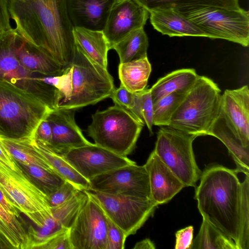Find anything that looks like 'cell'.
<instances>
[{
    "label": "cell",
    "mask_w": 249,
    "mask_h": 249,
    "mask_svg": "<svg viewBox=\"0 0 249 249\" xmlns=\"http://www.w3.org/2000/svg\"><path fill=\"white\" fill-rule=\"evenodd\" d=\"M80 190L74 184L66 180L63 185L49 196V201L52 207L57 206L72 196Z\"/></svg>",
    "instance_id": "f35d334b"
},
{
    "label": "cell",
    "mask_w": 249,
    "mask_h": 249,
    "mask_svg": "<svg viewBox=\"0 0 249 249\" xmlns=\"http://www.w3.org/2000/svg\"><path fill=\"white\" fill-rule=\"evenodd\" d=\"M140 111L142 121L146 124L150 135H152L153 103L150 89H145L142 91Z\"/></svg>",
    "instance_id": "8d00e7d4"
},
{
    "label": "cell",
    "mask_w": 249,
    "mask_h": 249,
    "mask_svg": "<svg viewBox=\"0 0 249 249\" xmlns=\"http://www.w3.org/2000/svg\"><path fill=\"white\" fill-rule=\"evenodd\" d=\"M34 145L44 156L55 171L65 180L81 190L89 189V181L82 177L63 157L51 149L47 145L35 137L32 138Z\"/></svg>",
    "instance_id": "4316f807"
},
{
    "label": "cell",
    "mask_w": 249,
    "mask_h": 249,
    "mask_svg": "<svg viewBox=\"0 0 249 249\" xmlns=\"http://www.w3.org/2000/svg\"><path fill=\"white\" fill-rule=\"evenodd\" d=\"M0 143L19 163L36 166L57 173L44 156L34 145L32 138L14 139L0 135Z\"/></svg>",
    "instance_id": "cb8c5ba5"
},
{
    "label": "cell",
    "mask_w": 249,
    "mask_h": 249,
    "mask_svg": "<svg viewBox=\"0 0 249 249\" xmlns=\"http://www.w3.org/2000/svg\"><path fill=\"white\" fill-rule=\"evenodd\" d=\"M87 193V199L68 228L71 249H106L107 216Z\"/></svg>",
    "instance_id": "7c38bea8"
},
{
    "label": "cell",
    "mask_w": 249,
    "mask_h": 249,
    "mask_svg": "<svg viewBox=\"0 0 249 249\" xmlns=\"http://www.w3.org/2000/svg\"><path fill=\"white\" fill-rule=\"evenodd\" d=\"M8 9L21 38L62 66L70 65L76 47L67 0H8Z\"/></svg>",
    "instance_id": "6da1fadb"
},
{
    "label": "cell",
    "mask_w": 249,
    "mask_h": 249,
    "mask_svg": "<svg viewBox=\"0 0 249 249\" xmlns=\"http://www.w3.org/2000/svg\"><path fill=\"white\" fill-rule=\"evenodd\" d=\"M135 93L128 90L122 85L118 89H115L109 98H111L115 105H118L130 112L132 107Z\"/></svg>",
    "instance_id": "ab89813d"
},
{
    "label": "cell",
    "mask_w": 249,
    "mask_h": 249,
    "mask_svg": "<svg viewBox=\"0 0 249 249\" xmlns=\"http://www.w3.org/2000/svg\"><path fill=\"white\" fill-rule=\"evenodd\" d=\"M153 28L163 35L172 36H204L197 26L173 9H158L149 12Z\"/></svg>",
    "instance_id": "44dd1931"
},
{
    "label": "cell",
    "mask_w": 249,
    "mask_h": 249,
    "mask_svg": "<svg viewBox=\"0 0 249 249\" xmlns=\"http://www.w3.org/2000/svg\"><path fill=\"white\" fill-rule=\"evenodd\" d=\"M133 249H155L153 242L149 238H145L137 242L133 248Z\"/></svg>",
    "instance_id": "f6af8a7d"
},
{
    "label": "cell",
    "mask_w": 249,
    "mask_h": 249,
    "mask_svg": "<svg viewBox=\"0 0 249 249\" xmlns=\"http://www.w3.org/2000/svg\"><path fill=\"white\" fill-rule=\"evenodd\" d=\"M149 13L158 9H176L180 7L206 5L240 10L239 0H135Z\"/></svg>",
    "instance_id": "f546056e"
},
{
    "label": "cell",
    "mask_w": 249,
    "mask_h": 249,
    "mask_svg": "<svg viewBox=\"0 0 249 249\" xmlns=\"http://www.w3.org/2000/svg\"><path fill=\"white\" fill-rule=\"evenodd\" d=\"M8 0H0V26L4 31L13 29L10 24Z\"/></svg>",
    "instance_id": "7bdbcfd3"
},
{
    "label": "cell",
    "mask_w": 249,
    "mask_h": 249,
    "mask_svg": "<svg viewBox=\"0 0 249 249\" xmlns=\"http://www.w3.org/2000/svg\"><path fill=\"white\" fill-rule=\"evenodd\" d=\"M243 203L242 209V226L240 249H249V174L245 175L242 181Z\"/></svg>",
    "instance_id": "836d02e7"
},
{
    "label": "cell",
    "mask_w": 249,
    "mask_h": 249,
    "mask_svg": "<svg viewBox=\"0 0 249 249\" xmlns=\"http://www.w3.org/2000/svg\"><path fill=\"white\" fill-rule=\"evenodd\" d=\"M18 38L14 28L0 34V80L33 94L51 109L57 107L63 91L41 80V74L32 73L21 64L16 54Z\"/></svg>",
    "instance_id": "9c48e42d"
},
{
    "label": "cell",
    "mask_w": 249,
    "mask_h": 249,
    "mask_svg": "<svg viewBox=\"0 0 249 249\" xmlns=\"http://www.w3.org/2000/svg\"><path fill=\"white\" fill-rule=\"evenodd\" d=\"M4 245H5V244H3L2 242H0V249L6 248Z\"/></svg>",
    "instance_id": "bcb514c9"
},
{
    "label": "cell",
    "mask_w": 249,
    "mask_h": 249,
    "mask_svg": "<svg viewBox=\"0 0 249 249\" xmlns=\"http://www.w3.org/2000/svg\"><path fill=\"white\" fill-rule=\"evenodd\" d=\"M239 172L218 164H210L202 172L195 198L203 219L235 243L241 238L243 185Z\"/></svg>",
    "instance_id": "7a4b0ae2"
},
{
    "label": "cell",
    "mask_w": 249,
    "mask_h": 249,
    "mask_svg": "<svg viewBox=\"0 0 249 249\" xmlns=\"http://www.w3.org/2000/svg\"><path fill=\"white\" fill-rule=\"evenodd\" d=\"M198 76L194 69H181L160 78L150 89L153 103L173 92L186 93Z\"/></svg>",
    "instance_id": "d4e9b609"
},
{
    "label": "cell",
    "mask_w": 249,
    "mask_h": 249,
    "mask_svg": "<svg viewBox=\"0 0 249 249\" xmlns=\"http://www.w3.org/2000/svg\"><path fill=\"white\" fill-rule=\"evenodd\" d=\"M197 26L206 37L223 39L244 47L249 43V12L243 8L196 5L173 9Z\"/></svg>",
    "instance_id": "52a82bcc"
},
{
    "label": "cell",
    "mask_w": 249,
    "mask_h": 249,
    "mask_svg": "<svg viewBox=\"0 0 249 249\" xmlns=\"http://www.w3.org/2000/svg\"><path fill=\"white\" fill-rule=\"evenodd\" d=\"M62 156L89 181L101 174L136 163L127 157L118 155L91 142L71 149Z\"/></svg>",
    "instance_id": "5bb4252c"
},
{
    "label": "cell",
    "mask_w": 249,
    "mask_h": 249,
    "mask_svg": "<svg viewBox=\"0 0 249 249\" xmlns=\"http://www.w3.org/2000/svg\"><path fill=\"white\" fill-rule=\"evenodd\" d=\"M0 221L7 226L22 241L24 245L26 241L27 232L18 220V218L8 213L0 204Z\"/></svg>",
    "instance_id": "74e56055"
},
{
    "label": "cell",
    "mask_w": 249,
    "mask_h": 249,
    "mask_svg": "<svg viewBox=\"0 0 249 249\" xmlns=\"http://www.w3.org/2000/svg\"><path fill=\"white\" fill-rule=\"evenodd\" d=\"M144 124L130 112L114 104L92 115L87 132L95 144L127 157L135 148Z\"/></svg>",
    "instance_id": "8992f818"
},
{
    "label": "cell",
    "mask_w": 249,
    "mask_h": 249,
    "mask_svg": "<svg viewBox=\"0 0 249 249\" xmlns=\"http://www.w3.org/2000/svg\"><path fill=\"white\" fill-rule=\"evenodd\" d=\"M185 93L173 92L153 103V125L168 126L172 115Z\"/></svg>",
    "instance_id": "1f68e13d"
},
{
    "label": "cell",
    "mask_w": 249,
    "mask_h": 249,
    "mask_svg": "<svg viewBox=\"0 0 249 249\" xmlns=\"http://www.w3.org/2000/svg\"><path fill=\"white\" fill-rule=\"evenodd\" d=\"M88 197L85 190H80L67 200L52 207L54 218L63 228H68L77 212Z\"/></svg>",
    "instance_id": "4dcf8cb0"
},
{
    "label": "cell",
    "mask_w": 249,
    "mask_h": 249,
    "mask_svg": "<svg viewBox=\"0 0 249 249\" xmlns=\"http://www.w3.org/2000/svg\"><path fill=\"white\" fill-rule=\"evenodd\" d=\"M20 165L49 196L57 190L66 181L58 174L41 167L32 165Z\"/></svg>",
    "instance_id": "d6a6232c"
},
{
    "label": "cell",
    "mask_w": 249,
    "mask_h": 249,
    "mask_svg": "<svg viewBox=\"0 0 249 249\" xmlns=\"http://www.w3.org/2000/svg\"><path fill=\"white\" fill-rule=\"evenodd\" d=\"M220 111L245 147H249V89L247 85L226 89L221 94Z\"/></svg>",
    "instance_id": "e0dca14e"
},
{
    "label": "cell",
    "mask_w": 249,
    "mask_h": 249,
    "mask_svg": "<svg viewBox=\"0 0 249 249\" xmlns=\"http://www.w3.org/2000/svg\"><path fill=\"white\" fill-rule=\"evenodd\" d=\"M209 135L220 140L227 148L239 173L249 174V147H245L238 134L220 111Z\"/></svg>",
    "instance_id": "ffe728a7"
},
{
    "label": "cell",
    "mask_w": 249,
    "mask_h": 249,
    "mask_svg": "<svg viewBox=\"0 0 249 249\" xmlns=\"http://www.w3.org/2000/svg\"><path fill=\"white\" fill-rule=\"evenodd\" d=\"M74 114V109L56 107L51 109L45 118L52 133L51 142L48 146L61 155L91 143L76 124Z\"/></svg>",
    "instance_id": "2e32d148"
},
{
    "label": "cell",
    "mask_w": 249,
    "mask_h": 249,
    "mask_svg": "<svg viewBox=\"0 0 249 249\" xmlns=\"http://www.w3.org/2000/svg\"><path fill=\"white\" fill-rule=\"evenodd\" d=\"M51 109L33 94L0 80V135L14 139L34 137Z\"/></svg>",
    "instance_id": "277c9868"
},
{
    "label": "cell",
    "mask_w": 249,
    "mask_h": 249,
    "mask_svg": "<svg viewBox=\"0 0 249 249\" xmlns=\"http://www.w3.org/2000/svg\"><path fill=\"white\" fill-rule=\"evenodd\" d=\"M4 30H3V29L1 28V27L0 26V34L2 32H3Z\"/></svg>",
    "instance_id": "7dc6e473"
},
{
    "label": "cell",
    "mask_w": 249,
    "mask_h": 249,
    "mask_svg": "<svg viewBox=\"0 0 249 249\" xmlns=\"http://www.w3.org/2000/svg\"><path fill=\"white\" fill-rule=\"evenodd\" d=\"M149 13L135 0H116L103 31L109 49L132 32L143 28Z\"/></svg>",
    "instance_id": "9a60e30c"
},
{
    "label": "cell",
    "mask_w": 249,
    "mask_h": 249,
    "mask_svg": "<svg viewBox=\"0 0 249 249\" xmlns=\"http://www.w3.org/2000/svg\"><path fill=\"white\" fill-rule=\"evenodd\" d=\"M106 249H123L127 235L125 232L107 217Z\"/></svg>",
    "instance_id": "d590c367"
},
{
    "label": "cell",
    "mask_w": 249,
    "mask_h": 249,
    "mask_svg": "<svg viewBox=\"0 0 249 249\" xmlns=\"http://www.w3.org/2000/svg\"><path fill=\"white\" fill-rule=\"evenodd\" d=\"M194 227L189 226L178 231L176 233L175 249H191L193 240Z\"/></svg>",
    "instance_id": "60d3db41"
},
{
    "label": "cell",
    "mask_w": 249,
    "mask_h": 249,
    "mask_svg": "<svg viewBox=\"0 0 249 249\" xmlns=\"http://www.w3.org/2000/svg\"><path fill=\"white\" fill-rule=\"evenodd\" d=\"M89 182L90 190L151 199L149 176L144 165L135 163L123 166L98 175Z\"/></svg>",
    "instance_id": "4fadbf2b"
},
{
    "label": "cell",
    "mask_w": 249,
    "mask_h": 249,
    "mask_svg": "<svg viewBox=\"0 0 249 249\" xmlns=\"http://www.w3.org/2000/svg\"><path fill=\"white\" fill-rule=\"evenodd\" d=\"M221 90L211 79L198 76L172 115L168 126L196 137L209 135L220 111Z\"/></svg>",
    "instance_id": "3957f363"
},
{
    "label": "cell",
    "mask_w": 249,
    "mask_h": 249,
    "mask_svg": "<svg viewBox=\"0 0 249 249\" xmlns=\"http://www.w3.org/2000/svg\"><path fill=\"white\" fill-rule=\"evenodd\" d=\"M0 204L9 214L19 218V211L0 190Z\"/></svg>",
    "instance_id": "ee69618b"
},
{
    "label": "cell",
    "mask_w": 249,
    "mask_h": 249,
    "mask_svg": "<svg viewBox=\"0 0 249 249\" xmlns=\"http://www.w3.org/2000/svg\"><path fill=\"white\" fill-rule=\"evenodd\" d=\"M34 249H71L68 228L64 229L47 237L37 244Z\"/></svg>",
    "instance_id": "e575fe53"
},
{
    "label": "cell",
    "mask_w": 249,
    "mask_h": 249,
    "mask_svg": "<svg viewBox=\"0 0 249 249\" xmlns=\"http://www.w3.org/2000/svg\"><path fill=\"white\" fill-rule=\"evenodd\" d=\"M45 118L38 125L34 137L46 145H49L52 141V133L51 126Z\"/></svg>",
    "instance_id": "b9f144b4"
},
{
    "label": "cell",
    "mask_w": 249,
    "mask_h": 249,
    "mask_svg": "<svg viewBox=\"0 0 249 249\" xmlns=\"http://www.w3.org/2000/svg\"><path fill=\"white\" fill-rule=\"evenodd\" d=\"M144 165L149 176L151 199L157 205L168 202L185 187L154 151Z\"/></svg>",
    "instance_id": "ac0fdd59"
},
{
    "label": "cell",
    "mask_w": 249,
    "mask_h": 249,
    "mask_svg": "<svg viewBox=\"0 0 249 249\" xmlns=\"http://www.w3.org/2000/svg\"><path fill=\"white\" fill-rule=\"evenodd\" d=\"M16 54L21 64L32 73L52 74L61 71L64 67L19 36Z\"/></svg>",
    "instance_id": "603a6c76"
},
{
    "label": "cell",
    "mask_w": 249,
    "mask_h": 249,
    "mask_svg": "<svg viewBox=\"0 0 249 249\" xmlns=\"http://www.w3.org/2000/svg\"><path fill=\"white\" fill-rule=\"evenodd\" d=\"M197 249H238L231 238L204 219L191 248Z\"/></svg>",
    "instance_id": "f1b7e54d"
},
{
    "label": "cell",
    "mask_w": 249,
    "mask_h": 249,
    "mask_svg": "<svg viewBox=\"0 0 249 249\" xmlns=\"http://www.w3.org/2000/svg\"><path fill=\"white\" fill-rule=\"evenodd\" d=\"M116 0H67L68 15L74 27L102 31Z\"/></svg>",
    "instance_id": "d6986e66"
},
{
    "label": "cell",
    "mask_w": 249,
    "mask_h": 249,
    "mask_svg": "<svg viewBox=\"0 0 249 249\" xmlns=\"http://www.w3.org/2000/svg\"><path fill=\"white\" fill-rule=\"evenodd\" d=\"M148 39L143 28L137 29L116 43L112 48L117 53L120 63L141 59L147 56Z\"/></svg>",
    "instance_id": "83f0119b"
},
{
    "label": "cell",
    "mask_w": 249,
    "mask_h": 249,
    "mask_svg": "<svg viewBox=\"0 0 249 249\" xmlns=\"http://www.w3.org/2000/svg\"><path fill=\"white\" fill-rule=\"evenodd\" d=\"M73 33L76 48L92 61L107 69L109 49L103 32L74 27Z\"/></svg>",
    "instance_id": "7402d4cb"
},
{
    "label": "cell",
    "mask_w": 249,
    "mask_h": 249,
    "mask_svg": "<svg viewBox=\"0 0 249 249\" xmlns=\"http://www.w3.org/2000/svg\"><path fill=\"white\" fill-rule=\"evenodd\" d=\"M0 190L37 229L55 219L49 196L16 160L12 168L0 159Z\"/></svg>",
    "instance_id": "5b68a950"
},
{
    "label": "cell",
    "mask_w": 249,
    "mask_h": 249,
    "mask_svg": "<svg viewBox=\"0 0 249 249\" xmlns=\"http://www.w3.org/2000/svg\"><path fill=\"white\" fill-rule=\"evenodd\" d=\"M86 190L99 204L107 217L127 237L135 234L153 215L158 206L151 199Z\"/></svg>",
    "instance_id": "8fae6325"
},
{
    "label": "cell",
    "mask_w": 249,
    "mask_h": 249,
    "mask_svg": "<svg viewBox=\"0 0 249 249\" xmlns=\"http://www.w3.org/2000/svg\"><path fill=\"white\" fill-rule=\"evenodd\" d=\"M151 70L147 57L120 63L118 74L121 84L132 93L141 92L145 89Z\"/></svg>",
    "instance_id": "484cf974"
},
{
    "label": "cell",
    "mask_w": 249,
    "mask_h": 249,
    "mask_svg": "<svg viewBox=\"0 0 249 249\" xmlns=\"http://www.w3.org/2000/svg\"><path fill=\"white\" fill-rule=\"evenodd\" d=\"M196 137L169 126H160L157 133L153 151L185 187H196L202 174L193 149Z\"/></svg>",
    "instance_id": "30bf717a"
},
{
    "label": "cell",
    "mask_w": 249,
    "mask_h": 249,
    "mask_svg": "<svg viewBox=\"0 0 249 249\" xmlns=\"http://www.w3.org/2000/svg\"><path fill=\"white\" fill-rule=\"evenodd\" d=\"M70 66L71 94L57 107L75 110L109 98L115 87L107 69L92 61L76 48Z\"/></svg>",
    "instance_id": "ba28073f"
}]
</instances>
